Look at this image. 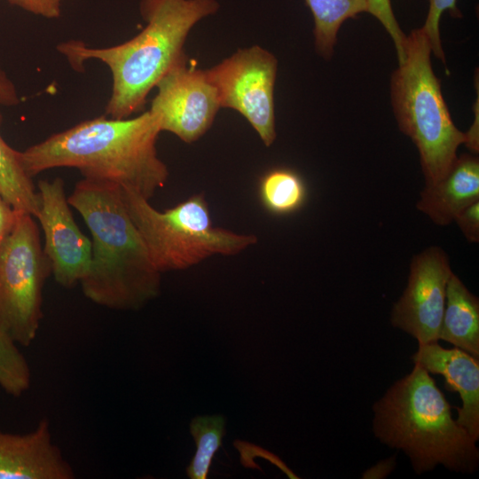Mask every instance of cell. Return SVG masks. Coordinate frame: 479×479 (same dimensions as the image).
<instances>
[{
	"instance_id": "obj_14",
	"label": "cell",
	"mask_w": 479,
	"mask_h": 479,
	"mask_svg": "<svg viewBox=\"0 0 479 479\" xmlns=\"http://www.w3.org/2000/svg\"><path fill=\"white\" fill-rule=\"evenodd\" d=\"M479 200V160L473 154L458 156L439 181L425 185L417 208L435 224L448 225L465 208Z\"/></svg>"
},
{
	"instance_id": "obj_18",
	"label": "cell",
	"mask_w": 479,
	"mask_h": 479,
	"mask_svg": "<svg viewBox=\"0 0 479 479\" xmlns=\"http://www.w3.org/2000/svg\"><path fill=\"white\" fill-rule=\"evenodd\" d=\"M259 197L271 213L287 215L299 209L306 199V187L302 177L288 168L268 170L259 181Z\"/></svg>"
},
{
	"instance_id": "obj_1",
	"label": "cell",
	"mask_w": 479,
	"mask_h": 479,
	"mask_svg": "<svg viewBox=\"0 0 479 479\" xmlns=\"http://www.w3.org/2000/svg\"><path fill=\"white\" fill-rule=\"evenodd\" d=\"M161 132L150 110L134 118L104 114L55 133L20 156L32 178L51 169L75 168L83 178L117 184L149 200L169 175L157 153Z\"/></svg>"
},
{
	"instance_id": "obj_20",
	"label": "cell",
	"mask_w": 479,
	"mask_h": 479,
	"mask_svg": "<svg viewBox=\"0 0 479 479\" xmlns=\"http://www.w3.org/2000/svg\"><path fill=\"white\" fill-rule=\"evenodd\" d=\"M18 343L0 327V387L12 397L24 394L31 385V370Z\"/></svg>"
},
{
	"instance_id": "obj_24",
	"label": "cell",
	"mask_w": 479,
	"mask_h": 479,
	"mask_svg": "<svg viewBox=\"0 0 479 479\" xmlns=\"http://www.w3.org/2000/svg\"><path fill=\"white\" fill-rule=\"evenodd\" d=\"M10 4L46 19H57L61 14L64 0H7Z\"/></svg>"
},
{
	"instance_id": "obj_2",
	"label": "cell",
	"mask_w": 479,
	"mask_h": 479,
	"mask_svg": "<svg viewBox=\"0 0 479 479\" xmlns=\"http://www.w3.org/2000/svg\"><path fill=\"white\" fill-rule=\"evenodd\" d=\"M218 9L216 0H141L139 10L146 25L131 39L103 48L70 40L57 49L75 70L82 71L90 59L106 65L113 84L105 115L129 118L144 108L151 90L186 55L185 43L192 28Z\"/></svg>"
},
{
	"instance_id": "obj_23",
	"label": "cell",
	"mask_w": 479,
	"mask_h": 479,
	"mask_svg": "<svg viewBox=\"0 0 479 479\" xmlns=\"http://www.w3.org/2000/svg\"><path fill=\"white\" fill-rule=\"evenodd\" d=\"M453 221L469 242L479 241V200L462 209Z\"/></svg>"
},
{
	"instance_id": "obj_19",
	"label": "cell",
	"mask_w": 479,
	"mask_h": 479,
	"mask_svg": "<svg viewBox=\"0 0 479 479\" xmlns=\"http://www.w3.org/2000/svg\"><path fill=\"white\" fill-rule=\"evenodd\" d=\"M190 431L196 452L187 467V475L192 479H206L213 457L222 445L225 420L221 415L198 416L192 420Z\"/></svg>"
},
{
	"instance_id": "obj_16",
	"label": "cell",
	"mask_w": 479,
	"mask_h": 479,
	"mask_svg": "<svg viewBox=\"0 0 479 479\" xmlns=\"http://www.w3.org/2000/svg\"><path fill=\"white\" fill-rule=\"evenodd\" d=\"M0 113V125L2 123ZM0 193L17 211L35 217L40 197L33 178L26 172L20 151L12 148L0 134Z\"/></svg>"
},
{
	"instance_id": "obj_4",
	"label": "cell",
	"mask_w": 479,
	"mask_h": 479,
	"mask_svg": "<svg viewBox=\"0 0 479 479\" xmlns=\"http://www.w3.org/2000/svg\"><path fill=\"white\" fill-rule=\"evenodd\" d=\"M375 436L403 451L417 474L438 464L473 473L479 462L475 441L452 418L451 405L435 380L414 365L374 405Z\"/></svg>"
},
{
	"instance_id": "obj_26",
	"label": "cell",
	"mask_w": 479,
	"mask_h": 479,
	"mask_svg": "<svg viewBox=\"0 0 479 479\" xmlns=\"http://www.w3.org/2000/svg\"><path fill=\"white\" fill-rule=\"evenodd\" d=\"M20 103L15 86L6 75L0 69V105L6 106H16Z\"/></svg>"
},
{
	"instance_id": "obj_10",
	"label": "cell",
	"mask_w": 479,
	"mask_h": 479,
	"mask_svg": "<svg viewBox=\"0 0 479 479\" xmlns=\"http://www.w3.org/2000/svg\"><path fill=\"white\" fill-rule=\"evenodd\" d=\"M452 273L448 256L438 247L414 255L406 288L392 310L393 326L419 344L437 342Z\"/></svg>"
},
{
	"instance_id": "obj_11",
	"label": "cell",
	"mask_w": 479,
	"mask_h": 479,
	"mask_svg": "<svg viewBox=\"0 0 479 479\" xmlns=\"http://www.w3.org/2000/svg\"><path fill=\"white\" fill-rule=\"evenodd\" d=\"M37 187L40 208L35 218L43 232V252L56 282L67 288L73 287L89 270L91 240L81 232L73 217L62 178L40 180Z\"/></svg>"
},
{
	"instance_id": "obj_25",
	"label": "cell",
	"mask_w": 479,
	"mask_h": 479,
	"mask_svg": "<svg viewBox=\"0 0 479 479\" xmlns=\"http://www.w3.org/2000/svg\"><path fill=\"white\" fill-rule=\"evenodd\" d=\"M18 214L0 193V246L14 227Z\"/></svg>"
},
{
	"instance_id": "obj_3",
	"label": "cell",
	"mask_w": 479,
	"mask_h": 479,
	"mask_svg": "<svg viewBox=\"0 0 479 479\" xmlns=\"http://www.w3.org/2000/svg\"><path fill=\"white\" fill-rule=\"evenodd\" d=\"M67 200L92 237L90 264L79 283L86 298L118 310H137L155 298L161 272L128 212L122 186L82 178Z\"/></svg>"
},
{
	"instance_id": "obj_21",
	"label": "cell",
	"mask_w": 479,
	"mask_h": 479,
	"mask_svg": "<svg viewBox=\"0 0 479 479\" xmlns=\"http://www.w3.org/2000/svg\"><path fill=\"white\" fill-rule=\"evenodd\" d=\"M429 8L425 24L421 27L428 35L432 53L443 63L445 57L440 38V19L444 12L449 11L455 18H460L461 12L457 7V0H428Z\"/></svg>"
},
{
	"instance_id": "obj_9",
	"label": "cell",
	"mask_w": 479,
	"mask_h": 479,
	"mask_svg": "<svg viewBox=\"0 0 479 479\" xmlns=\"http://www.w3.org/2000/svg\"><path fill=\"white\" fill-rule=\"evenodd\" d=\"M150 111L158 118L161 130L176 135L185 143L199 140L211 128L220 106L215 86L205 69L181 58L160 79Z\"/></svg>"
},
{
	"instance_id": "obj_5",
	"label": "cell",
	"mask_w": 479,
	"mask_h": 479,
	"mask_svg": "<svg viewBox=\"0 0 479 479\" xmlns=\"http://www.w3.org/2000/svg\"><path fill=\"white\" fill-rule=\"evenodd\" d=\"M431 45L422 27L406 35L404 57L393 72L390 97L400 130L416 145L425 185L442 179L456 161L466 135L453 123L431 66Z\"/></svg>"
},
{
	"instance_id": "obj_13",
	"label": "cell",
	"mask_w": 479,
	"mask_h": 479,
	"mask_svg": "<svg viewBox=\"0 0 479 479\" xmlns=\"http://www.w3.org/2000/svg\"><path fill=\"white\" fill-rule=\"evenodd\" d=\"M412 359L428 373L441 374L445 389L456 391L462 400L457 423L474 441L479 438V362L478 358L459 349H444L437 342L419 344Z\"/></svg>"
},
{
	"instance_id": "obj_7",
	"label": "cell",
	"mask_w": 479,
	"mask_h": 479,
	"mask_svg": "<svg viewBox=\"0 0 479 479\" xmlns=\"http://www.w3.org/2000/svg\"><path fill=\"white\" fill-rule=\"evenodd\" d=\"M33 217L19 212L0 246V327L21 346H29L37 335L43 289L51 274Z\"/></svg>"
},
{
	"instance_id": "obj_15",
	"label": "cell",
	"mask_w": 479,
	"mask_h": 479,
	"mask_svg": "<svg viewBox=\"0 0 479 479\" xmlns=\"http://www.w3.org/2000/svg\"><path fill=\"white\" fill-rule=\"evenodd\" d=\"M438 340L479 357V299L453 272L446 287Z\"/></svg>"
},
{
	"instance_id": "obj_22",
	"label": "cell",
	"mask_w": 479,
	"mask_h": 479,
	"mask_svg": "<svg viewBox=\"0 0 479 479\" xmlns=\"http://www.w3.org/2000/svg\"><path fill=\"white\" fill-rule=\"evenodd\" d=\"M366 12L375 17L385 27L394 42L398 63L404 57L406 35L400 28L393 12L390 0H366Z\"/></svg>"
},
{
	"instance_id": "obj_17",
	"label": "cell",
	"mask_w": 479,
	"mask_h": 479,
	"mask_svg": "<svg viewBox=\"0 0 479 479\" xmlns=\"http://www.w3.org/2000/svg\"><path fill=\"white\" fill-rule=\"evenodd\" d=\"M314 20V43L317 52L330 59L334 51L337 34L349 19L366 12V0H304Z\"/></svg>"
},
{
	"instance_id": "obj_8",
	"label": "cell",
	"mask_w": 479,
	"mask_h": 479,
	"mask_svg": "<svg viewBox=\"0 0 479 479\" xmlns=\"http://www.w3.org/2000/svg\"><path fill=\"white\" fill-rule=\"evenodd\" d=\"M216 89L221 108L240 113L265 146L277 137L274 87L278 59L259 45L238 49L216 66L205 69Z\"/></svg>"
},
{
	"instance_id": "obj_12",
	"label": "cell",
	"mask_w": 479,
	"mask_h": 479,
	"mask_svg": "<svg viewBox=\"0 0 479 479\" xmlns=\"http://www.w3.org/2000/svg\"><path fill=\"white\" fill-rule=\"evenodd\" d=\"M74 469L52 441L46 419L26 434L0 430V479H73Z\"/></svg>"
},
{
	"instance_id": "obj_6",
	"label": "cell",
	"mask_w": 479,
	"mask_h": 479,
	"mask_svg": "<svg viewBox=\"0 0 479 479\" xmlns=\"http://www.w3.org/2000/svg\"><path fill=\"white\" fill-rule=\"evenodd\" d=\"M122 188L128 212L160 272L185 270L213 255H235L257 242L253 234L215 227L203 193L160 211Z\"/></svg>"
}]
</instances>
